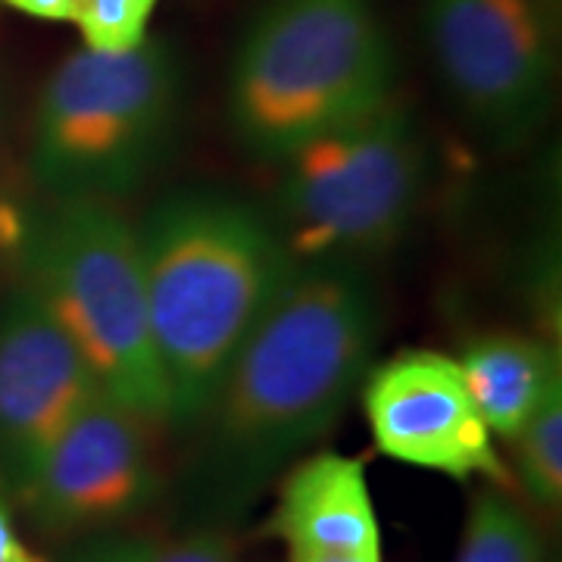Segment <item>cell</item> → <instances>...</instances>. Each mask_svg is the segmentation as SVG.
I'll use <instances>...</instances> for the list:
<instances>
[{
  "label": "cell",
  "instance_id": "obj_8",
  "mask_svg": "<svg viewBox=\"0 0 562 562\" xmlns=\"http://www.w3.org/2000/svg\"><path fill=\"white\" fill-rule=\"evenodd\" d=\"M154 422L101 394L50 443L20 501L47 535H88L128 522L160 494Z\"/></svg>",
  "mask_w": 562,
  "mask_h": 562
},
{
  "label": "cell",
  "instance_id": "obj_3",
  "mask_svg": "<svg viewBox=\"0 0 562 562\" xmlns=\"http://www.w3.org/2000/svg\"><path fill=\"white\" fill-rule=\"evenodd\" d=\"M394 60L375 0H269L228 79L235 135L279 162L394 91Z\"/></svg>",
  "mask_w": 562,
  "mask_h": 562
},
{
  "label": "cell",
  "instance_id": "obj_14",
  "mask_svg": "<svg viewBox=\"0 0 562 562\" xmlns=\"http://www.w3.org/2000/svg\"><path fill=\"white\" fill-rule=\"evenodd\" d=\"M509 441L525 494L543 509H557L562 501V384L543 397Z\"/></svg>",
  "mask_w": 562,
  "mask_h": 562
},
{
  "label": "cell",
  "instance_id": "obj_15",
  "mask_svg": "<svg viewBox=\"0 0 562 562\" xmlns=\"http://www.w3.org/2000/svg\"><path fill=\"white\" fill-rule=\"evenodd\" d=\"M160 0H85L76 16L88 50L128 54L147 41V25Z\"/></svg>",
  "mask_w": 562,
  "mask_h": 562
},
{
  "label": "cell",
  "instance_id": "obj_19",
  "mask_svg": "<svg viewBox=\"0 0 562 562\" xmlns=\"http://www.w3.org/2000/svg\"><path fill=\"white\" fill-rule=\"evenodd\" d=\"M0 3H7L10 10L25 13V16H32V20L76 22L85 0H0Z\"/></svg>",
  "mask_w": 562,
  "mask_h": 562
},
{
  "label": "cell",
  "instance_id": "obj_6",
  "mask_svg": "<svg viewBox=\"0 0 562 562\" xmlns=\"http://www.w3.org/2000/svg\"><path fill=\"white\" fill-rule=\"evenodd\" d=\"M279 220L294 257H350L401 241L416 213L425 147L394 94L281 157Z\"/></svg>",
  "mask_w": 562,
  "mask_h": 562
},
{
  "label": "cell",
  "instance_id": "obj_7",
  "mask_svg": "<svg viewBox=\"0 0 562 562\" xmlns=\"http://www.w3.org/2000/svg\"><path fill=\"white\" fill-rule=\"evenodd\" d=\"M425 29L443 88L484 138L509 147L541 125L557 81L547 0H425Z\"/></svg>",
  "mask_w": 562,
  "mask_h": 562
},
{
  "label": "cell",
  "instance_id": "obj_12",
  "mask_svg": "<svg viewBox=\"0 0 562 562\" xmlns=\"http://www.w3.org/2000/svg\"><path fill=\"white\" fill-rule=\"evenodd\" d=\"M460 372L491 435L513 438L543 397L560 387V357L519 335H487L465 347Z\"/></svg>",
  "mask_w": 562,
  "mask_h": 562
},
{
  "label": "cell",
  "instance_id": "obj_13",
  "mask_svg": "<svg viewBox=\"0 0 562 562\" xmlns=\"http://www.w3.org/2000/svg\"><path fill=\"white\" fill-rule=\"evenodd\" d=\"M457 562H547V547L522 506L487 487L472 497Z\"/></svg>",
  "mask_w": 562,
  "mask_h": 562
},
{
  "label": "cell",
  "instance_id": "obj_11",
  "mask_svg": "<svg viewBox=\"0 0 562 562\" xmlns=\"http://www.w3.org/2000/svg\"><path fill=\"white\" fill-rule=\"evenodd\" d=\"M266 531L288 550L382 553V528L362 462L331 450L297 462L281 482Z\"/></svg>",
  "mask_w": 562,
  "mask_h": 562
},
{
  "label": "cell",
  "instance_id": "obj_20",
  "mask_svg": "<svg viewBox=\"0 0 562 562\" xmlns=\"http://www.w3.org/2000/svg\"><path fill=\"white\" fill-rule=\"evenodd\" d=\"M288 562H382V553H341V550H288Z\"/></svg>",
  "mask_w": 562,
  "mask_h": 562
},
{
  "label": "cell",
  "instance_id": "obj_17",
  "mask_svg": "<svg viewBox=\"0 0 562 562\" xmlns=\"http://www.w3.org/2000/svg\"><path fill=\"white\" fill-rule=\"evenodd\" d=\"M144 538H101L81 547L69 562H140Z\"/></svg>",
  "mask_w": 562,
  "mask_h": 562
},
{
  "label": "cell",
  "instance_id": "obj_9",
  "mask_svg": "<svg viewBox=\"0 0 562 562\" xmlns=\"http://www.w3.org/2000/svg\"><path fill=\"white\" fill-rule=\"evenodd\" d=\"M362 409L375 447L391 460L506 491L513 472L465 391L460 362L435 350H403L362 382Z\"/></svg>",
  "mask_w": 562,
  "mask_h": 562
},
{
  "label": "cell",
  "instance_id": "obj_1",
  "mask_svg": "<svg viewBox=\"0 0 562 562\" xmlns=\"http://www.w3.org/2000/svg\"><path fill=\"white\" fill-rule=\"evenodd\" d=\"M382 331L379 288L350 257H294L203 419L194 491L232 519L341 419Z\"/></svg>",
  "mask_w": 562,
  "mask_h": 562
},
{
  "label": "cell",
  "instance_id": "obj_5",
  "mask_svg": "<svg viewBox=\"0 0 562 562\" xmlns=\"http://www.w3.org/2000/svg\"><path fill=\"white\" fill-rule=\"evenodd\" d=\"M176 106L179 66L162 41L69 54L41 91L32 169L57 201L128 198L160 166Z\"/></svg>",
  "mask_w": 562,
  "mask_h": 562
},
{
  "label": "cell",
  "instance_id": "obj_16",
  "mask_svg": "<svg viewBox=\"0 0 562 562\" xmlns=\"http://www.w3.org/2000/svg\"><path fill=\"white\" fill-rule=\"evenodd\" d=\"M140 562H244L235 541L216 528H198L176 541L144 538Z\"/></svg>",
  "mask_w": 562,
  "mask_h": 562
},
{
  "label": "cell",
  "instance_id": "obj_4",
  "mask_svg": "<svg viewBox=\"0 0 562 562\" xmlns=\"http://www.w3.org/2000/svg\"><path fill=\"white\" fill-rule=\"evenodd\" d=\"M25 266L29 291L60 322L103 391L147 422L169 425L138 228L113 203L57 201L29 235Z\"/></svg>",
  "mask_w": 562,
  "mask_h": 562
},
{
  "label": "cell",
  "instance_id": "obj_2",
  "mask_svg": "<svg viewBox=\"0 0 562 562\" xmlns=\"http://www.w3.org/2000/svg\"><path fill=\"white\" fill-rule=\"evenodd\" d=\"M138 250L169 425L198 428L294 254L260 210L203 191L157 203Z\"/></svg>",
  "mask_w": 562,
  "mask_h": 562
},
{
  "label": "cell",
  "instance_id": "obj_18",
  "mask_svg": "<svg viewBox=\"0 0 562 562\" xmlns=\"http://www.w3.org/2000/svg\"><path fill=\"white\" fill-rule=\"evenodd\" d=\"M0 562H44V557L35 553V550L20 538L16 522H13V513H10V506H7L3 484H0Z\"/></svg>",
  "mask_w": 562,
  "mask_h": 562
},
{
  "label": "cell",
  "instance_id": "obj_10",
  "mask_svg": "<svg viewBox=\"0 0 562 562\" xmlns=\"http://www.w3.org/2000/svg\"><path fill=\"white\" fill-rule=\"evenodd\" d=\"M101 394L79 347L25 288L0 316V472L16 497L57 435Z\"/></svg>",
  "mask_w": 562,
  "mask_h": 562
}]
</instances>
